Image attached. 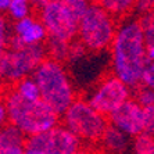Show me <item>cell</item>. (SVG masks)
Here are the masks:
<instances>
[{
  "label": "cell",
  "instance_id": "1",
  "mask_svg": "<svg viewBox=\"0 0 154 154\" xmlns=\"http://www.w3.org/2000/svg\"><path fill=\"white\" fill-rule=\"evenodd\" d=\"M112 74L135 89L142 82L147 63L146 45L142 24L137 18H125L118 24L110 46Z\"/></svg>",
  "mask_w": 154,
  "mask_h": 154
},
{
  "label": "cell",
  "instance_id": "2",
  "mask_svg": "<svg viewBox=\"0 0 154 154\" xmlns=\"http://www.w3.org/2000/svg\"><path fill=\"white\" fill-rule=\"evenodd\" d=\"M4 101L7 106L8 121L21 129L26 137L46 132L60 124L61 114L43 99L26 100L13 89Z\"/></svg>",
  "mask_w": 154,
  "mask_h": 154
},
{
  "label": "cell",
  "instance_id": "3",
  "mask_svg": "<svg viewBox=\"0 0 154 154\" xmlns=\"http://www.w3.org/2000/svg\"><path fill=\"white\" fill-rule=\"evenodd\" d=\"M32 76L39 86L40 97L58 114H63L76 99L75 88L64 63L46 57Z\"/></svg>",
  "mask_w": 154,
  "mask_h": 154
},
{
  "label": "cell",
  "instance_id": "4",
  "mask_svg": "<svg viewBox=\"0 0 154 154\" xmlns=\"http://www.w3.org/2000/svg\"><path fill=\"white\" fill-rule=\"evenodd\" d=\"M117 28V18L92 3L79 20L76 38L89 53H103L111 46Z\"/></svg>",
  "mask_w": 154,
  "mask_h": 154
},
{
  "label": "cell",
  "instance_id": "5",
  "mask_svg": "<svg viewBox=\"0 0 154 154\" xmlns=\"http://www.w3.org/2000/svg\"><path fill=\"white\" fill-rule=\"evenodd\" d=\"M46 57L47 50L45 43L25 45L13 33L10 38L8 50L6 51L3 58L0 81L17 83L20 79L31 76Z\"/></svg>",
  "mask_w": 154,
  "mask_h": 154
},
{
  "label": "cell",
  "instance_id": "6",
  "mask_svg": "<svg viewBox=\"0 0 154 154\" xmlns=\"http://www.w3.org/2000/svg\"><path fill=\"white\" fill-rule=\"evenodd\" d=\"M61 117L65 128L89 143L100 142L101 135L110 124L107 117L92 107L86 99H75Z\"/></svg>",
  "mask_w": 154,
  "mask_h": 154
},
{
  "label": "cell",
  "instance_id": "7",
  "mask_svg": "<svg viewBox=\"0 0 154 154\" xmlns=\"http://www.w3.org/2000/svg\"><path fill=\"white\" fill-rule=\"evenodd\" d=\"M39 18L46 28L49 38L64 42H72L76 39L81 18L64 3L50 0L39 10Z\"/></svg>",
  "mask_w": 154,
  "mask_h": 154
},
{
  "label": "cell",
  "instance_id": "8",
  "mask_svg": "<svg viewBox=\"0 0 154 154\" xmlns=\"http://www.w3.org/2000/svg\"><path fill=\"white\" fill-rule=\"evenodd\" d=\"M131 97L132 89L111 72L94 85L86 96V100L99 112L108 117L115 108H118Z\"/></svg>",
  "mask_w": 154,
  "mask_h": 154
},
{
  "label": "cell",
  "instance_id": "9",
  "mask_svg": "<svg viewBox=\"0 0 154 154\" xmlns=\"http://www.w3.org/2000/svg\"><path fill=\"white\" fill-rule=\"evenodd\" d=\"M81 143L82 140L76 135L58 124L46 132L28 136L25 149H35L47 154H74L81 149Z\"/></svg>",
  "mask_w": 154,
  "mask_h": 154
},
{
  "label": "cell",
  "instance_id": "10",
  "mask_svg": "<svg viewBox=\"0 0 154 154\" xmlns=\"http://www.w3.org/2000/svg\"><path fill=\"white\" fill-rule=\"evenodd\" d=\"M107 118L111 125L121 129L129 137H135L144 132L143 107L133 97L115 108Z\"/></svg>",
  "mask_w": 154,
  "mask_h": 154
},
{
  "label": "cell",
  "instance_id": "11",
  "mask_svg": "<svg viewBox=\"0 0 154 154\" xmlns=\"http://www.w3.org/2000/svg\"><path fill=\"white\" fill-rule=\"evenodd\" d=\"M13 33L18 36L25 45L45 43L49 38L43 22L31 15L15 21L13 25Z\"/></svg>",
  "mask_w": 154,
  "mask_h": 154
},
{
  "label": "cell",
  "instance_id": "12",
  "mask_svg": "<svg viewBox=\"0 0 154 154\" xmlns=\"http://www.w3.org/2000/svg\"><path fill=\"white\" fill-rule=\"evenodd\" d=\"M129 139L131 137L124 133L121 129L117 126L108 124L106 131L103 132L100 137L101 146L104 147V150L110 154H125L129 149Z\"/></svg>",
  "mask_w": 154,
  "mask_h": 154
},
{
  "label": "cell",
  "instance_id": "13",
  "mask_svg": "<svg viewBox=\"0 0 154 154\" xmlns=\"http://www.w3.org/2000/svg\"><path fill=\"white\" fill-rule=\"evenodd\" d=\"M106 11H108L115 18H125L128 14L133 13L136 0H93Z\"/></svg>",
  "mask_w": 154,
  "mask_h": 154
},
{
  "label": "cell",
  "instance_id": "14",
  "mask_svg": "<svg viewBox=\"0 0 154 154\" xmlns=\"http://www.w3.org/2000/svg\"><path fill=\"white\" fill-rule=\"evenodd\" d=\"M26 135L14 124H6L0 128V144L3 146H22L25 147Z\"/></svg>",
  "mask_w": 154,
  "mask_h": 154
},
{
  "label": "cell",
  "instance_id": "15",
  "mask_svg": "<svg viewBox=\"0 0 154 154\" xmlns=\"http://www.w3.org/2000/svg\"><path fill=\"white\" fill-rule=\"evenodd\" d=\"M14 90L21 97L26 99V100H38V99H42V97H40L39 86H38V83H36V81L33 79L32 75L20 79V81L15 83Z\"/></svg>",
  "mask_w": 154,
  "mask_h": 154
},
{
  "label": "cell",
  "instance_id": "16",
  "mask_svg": "<svg viewBox=\"0 0 154 154\" xmlns=\"http://www.w3.org/2000/svg\"><path fill=\"white\" fill-rule=\"evenodd\" d=\"M69 43L64 42L60 39H54V38H47L46 40V50L47 57L54 58L61 63H65L68 58V50H69Z\"/></svg>",
  "mask_w": 154,
  "mask_h": 154
},
{
  "label": "cell",
  "instance_id": "17",
  "mask_svg": "<svg viewBox=\"0 0 154 154\" xmlns=\"http://www.w3.org/2000/svg\"><path fill=\"white\" fill-rule=\"evenodd\" d=\"M142 24L144 35V45H146V53L149 60H154V18L151 14L137 18Z\"/></svg>",
  "mask_w": 154,
  "mask_h": 154
},
{
  "label": "cell",
  "instance_id": "18",
  "mask_svg": "<svg viewBox=\"0 0 154 154\" xmlns=\"http://www.w3.org/2000/svg\"><path fill=\"white\" fill-rule=\"evenodd\" d=\"M11 35H13V28H10V24H8L7 18L3 15V13H0V74H2L3 58L10 46Z\"/></svg>",
  "mask_w": 154,
  "mask_h": 154
},
{
  "label": "cell",
  "instance_id": "19",
  "mask_svg": "<svg viewBox=\"0 0 154 154\" xmlns=\"http://www.w3.org/2000/svg\"><path fill=\"white\" fill-rule=\"evenodd\" d=\"M133 154H154V136L143 132L133 137Z\"/></svg>",
  "mask_w": 154,
  "mask_h": 154
},
{
  "label": "cell",
  "instance_id": "20",
  "mask_svg": "<svg viewBox=\"0 0 154 154\" xmlns=\"http://www.w3.org/2000/svg\"><path fill=\"white\" fill-rule=\"evenodd\" d=\"M31 0H11L8 6L7 14L14 21H18L21 18H25L31 14Z\"/></svg>",
  "mask_w": 154,
  "mask_h": 154
},
{
  "label": "cell",
  "instance_id": "21",
  "mask_svg": "<svg viewBox=\"0 0 154 154\" xmlns=\"http://www.w3.org/2000/svg\"><path fill=\"white\" fill-rule=\"evenodd\" d=\"M132 97L142 107H149L154 104V89L144 85H139L137 88L132 89Z\"/></svg>",
  "mask_w": 154,
  "mask_h": 154
},
{
  "label": "cell",
  "instance_id": "22",
  "mask_svg": "<svg viewBox=\"0 0 154 154\" xmlns=\"http://www.w3.org/2000/svg\"><path fill=\"white\" fill-rule=\"evenodd\" d=\"M61 3H64L67 7H69L79 18L83 15L88 7L92 4V0H58Z\"/></svg>",
  "mask_w": 154,
  "mask_h": 154
},
{
  "label": "cell",
  "instance_id": "23",
  "mask_svg": "<svg viewBox=\"0 0 154 154\" xmlns=\"http://www.w3.org/2000/svg\"><path fill=\"white\" fill-rule=\"evenodd\" d=\"M153 8H154V0H136L135 7H133V13L136 14L137 18H140L151 14Z\"/></svg>",
  "mask_w": 154,
  "mask_h": 154
},
{
  "label": "cell",
  "instance_id": "24",
  "mask_svg": "<svg viewBox=\"0 0 154 154\" xmlns=\"http://www.w3.org/2000/svg\"><path fill=\"white\" fill-rule=\"evenodd\" d=\"M140 85H144L147 88L154 89V60H147L143 69V74H142Z\"/></svg>",
  "mask_w": 154,
  "mask_h": 154
},
{
  "label": "cell",
  "instance_id": "25",
  "mask_svg": "<svg viewBox=\"0 0 154 154\" xmlns=\"http://www.w3.org/2000/svg\"><path fill=\"white\" fill-rule=\"evenodd\" d=\"M143 119H144V132L154 136V104L149 107H143Z\"/></svg>",
  "mask_w": 154,
  "mask_h": 154
},
{
  "label": "cell",
  "instance_id": "26",
  "mask_svg": "<svg viewBox=\"0 0 154 154\" xmlns=\"http://www.w3.org/2000/svg\"><path fill=\"white\" fill-rule=\"evenodd\" d=\"M25 147L22 146H3L0 144V154H24Z\"/></svg>",
  "mask_w": 154,
  "mask_h": 154
},
{
  "label": "cell",
  "instance_id": "27",
  "mask_svg": "<svg viewBox=\"0 0 154 154\" xmlns=\"http://www.w3.org/2000/svg\"><path fill=\"white\" fill-rule=\"evenodd\" d=\"M8 122V111H7V106L6 101L0 100V128L4 126Z\"/></svg>",
  "mask_w": 154,
  "mask_h": 154
},
{
  "label": "cell",
  "instance_id": "28",
  "mask_svg": "<svg viewBox=\"0 0 154 154\" xmlns=\"http://www.w3.org/2000/svg\"><path fill=\"white\" fill-rule=\"evenodd\" d=\"M49 2H50V0H31V4H32V7L40 10V8H42L45 4L49 3Z\"/></svg>",
  "mask_w": 154,
  "mask_h": 154
},
{
  "label": "cell",
  "instance_id": "29",
  "mask_svg": "<svg viewBox=\"0 0 154 154\" xmlns=\"http://www.w3.org/2000/svg\"><path fill=\"white\" fill-rule=\"evenodd\" d=\"M10 2L11 0H0V13H4V11L8 10Z\"/></svg>",
  "mask_w": 154,
  "mask_h": 154
},
{
  "label": "cell",
  "instance_id": "30",
  "mask_svg": "<svg viewBox=\"0 0 154 154\" xmlns=\"http://www.w3.org/2000/svg\"><path fill=\"white\" fill-rule=\"evenodd\" d=\"M24 154H47L45 151H40V150H35V149H25Z\"/></svg>",
  "mask_w": 154,
  "mask_h": 154
},
{
  "label": "cell",
  "instance_id": "31",
  "mask_svg": "<svg viewBox=\"0 0 154 154\" xmlns=\"http://www.w3.org/2000/svg\"><path fill=\"white\" fill-rule=\"evenodd\" d=\"M74 154H92L90 151H88V150H85V149H79L78 151H75Z\"/></svg>",
  "mask_w": 154,
  "mask_h": 154
},
{
  "label": "cell",
  "instance_id": "32",
  "mask_svg": "<svg viewBox=\"0 0 154 154\" xmlns=\"http://www.w3.org/2000/svg\"><path fill=\"white\" fill-rule=\"evenodd\" d=\"M151 17L154 18V8H153V11H151Z\"/></svg>",
  "mask_w": 154,
  "mask_h": 154
}]
</instances>
